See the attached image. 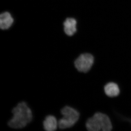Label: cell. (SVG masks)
Instances as JSON below:
<instances>
[{
  "label": "cell",
  "mask_w": 131,
  "mask_h": 131,
  "mask_svg": "<svg viewBox=\"0 0 131 131\" xmlns=\"http://www.w3.org/2000/svg\"><path fill=\"white\" fill-rule=\"evenodd\" d=\"M44 129L46 131H55L58 127V121L54 115H47L43 122Z\"/></svg>",
  "instance_id": "5"
},
{
  "label": "cell",
  "mask_w": 131,
  "mask_h": 131,
  "mask_svg": "<svg viewBox=\"0 0 131 131\" xmlns=\"http://www.w3.org/2000/svg\"><path fill=\"white\" fill-rule=\"evenodd\" d=\"M12 113L13 117L8 122V125L13 129L24 128L32 121V111L25 102L18 103L12 109Z\"/></svg>",
  "instance_id": "1"
},
{
  "label": "cell",
  "mask_w": 131,
  "mask_h": 131,
  "mask_svg": "<svg viewBox=\"0 0 131 131\" xmlns=\"http://www.w3.org/2000/svg\"><path fill=\"white\" fill-rule=\"evenodd\" d=\"M105 93L110 97H116L119 94L120 89L118 84L113 82L108 83L104 87Z\"/></svg>",
  "instance_id": "7"
},
{
  "label": "cell",
  "mask_w": 131,
  "mask_h": 131,
  "mask_svg": "<svg viewBox=\"0 0 131 131\" xmlns=\"http://www.w3.org/2000/svg\"><path fill=\"white\" fill-rule=\"evenodd\" d=\"M14 21L11 15L6 12L1 14L0 16V27L3 30L7 29L12 25Z\"/></svg>",
  "instance_id": "8"
},
{
  "label": "cell",
  "mask_w": 131,
  "mask_h": 131,
  "mask_svg": "<svg viewBox=\"0 0 131 131\" xmlns=\"http://www.w3.org/2000/svg\"><path fill=\"white\" fill-rule=\"evenodd\" d=\"M62 117L58 121V127L61 130L70 128L78 121L80 113L77 110L70 106L64 107L61 110Z\"/></svg>",
  "instance_id": "3"
},
{
  "label": "cell",
  "mask_w": 131,
  "mask_h": 131,
  "mask_svg": "<svg viewBox=\"0 0 131 131\" xmlns=\"http://www.w3.org/2000/svg\"><path fill=\"white\" fill-rule=\"evenodd\" d=\"M86 126L90 131H110L113 128L109 117L101 113H96L89 119L86 122Z\"/></svg>",
  "instance_id": "2"
},
{
  "label": "cell",
  "mask_w": 131,
  "mask_h": 131,
  "mask_svg": "<svg viewBox=\"0 0 131 131\" xmlns=\"http://www.w3.org/2000/svg\"><path fill=\"white\" fill-rule=\"evenodd\" d=\"M94 63V57L89 53L80 55L75 60L74 65L78 71L86 73L90 69Z\"/></svg>",
  "instance_id": "4"
},
{
  "label": "cell",
  "mask_w": 131,
  "mask_h": 131,
  "mask_svg": "<svg viewBox=\"0 0 131 131\" xmlns=\"http://www.w3.org/2000/svg\"><path fill=\"white\" fill-rule=\"evenodd\" d=\"M64 31L65 33L69 36L74 35L77 31V21L74 19L68 18L64 23Z\"/></svg>",
  "instance_id": "6"
}]
</instances>
